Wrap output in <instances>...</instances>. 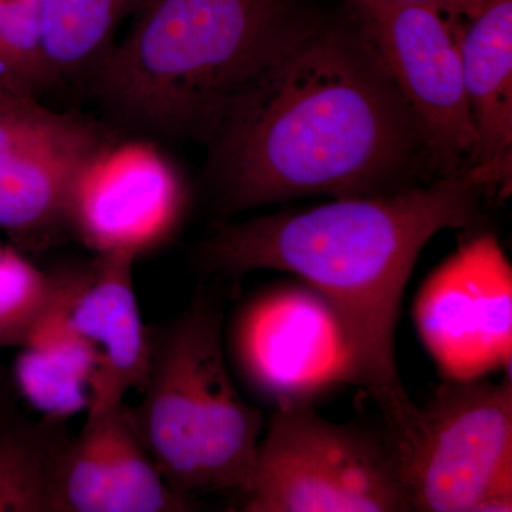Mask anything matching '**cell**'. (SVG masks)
<instances>
[{"instance_id": "20", "label": "cell", "mask_w": 512, "mask_h": 512, "mask_svg": "<svg viewBox=\"0 0 512 512\" xmlns=\"http://www.w3.org/2000/svg\"><path fill=\"white\" fill-rule=\"evenodd\" d=\"M379 2L424 6V8L439 10L450 18L468 20L476 18L484 8L485 0H379Z\"/></svg>"}, {"instance_id": "1", "label": "cell", "mask_w": 512, "mask_h": 512, "mask_svg": "<svg viewBox=\"0 0 512 512\" xmlns=\"http://www.w3.org/2000/svg\"><path fill=\"white\" fill-rule=\"evenodd\" d=\"M208 146L227 214L308 195L389 194L430 173L419 123L355 19L296 2L229 97Z\"/></svg>"}, {"instance_id": "9", "label": "cell", "mask_w": 512, "mask_h": 512, "mask_svg": "<svg viewBox=\"0 0 512 512\" xmlns=\"http://www.w3.org/2000/svg\"><path fill=\"white\" fill-rule=\"evenodd\" d=\"M231 348L245 382L275 407L360 384L342 320L306 284L274 286L249 299L232 325Z\"/></svg>"}, {"instance_id": "12", "label": "cell", "mask_w": 512, "mask_h": 512, "mask_svg": "<svg viewBox=\"0 0 512 512\" xmlns=\"http://www.w3.org/2000/svg\"><path fill=\"white\" fill-rule=\"evenodd\" d=\"M195 503L170 487L119 402L87 413L70 437L57 478L55 512H184Z\"/></svg>"}, {"instance_id": "21", "label": "cell", "mask_w": 512, "mask_h": 512, "mask_svg": "<svg viewBox=\"0 0 512 512\" xmlns=\"http://www.w3.org/2000/svg\"><path fill=\"white\" fill-rule=\"evenodd\" d=\"M264 2L275 3V2H278V0H264Z\"/></svg>"}, {"instance_id": "17", "label": "cell", "mask_w": 512, "mask_h": 512, "mask_svg": "<svg viewBox=\"0 0 512 512\" xmlns=\"http://www.w3.org/2000/svg\"><path fill=\"white\" fill-rule=\"evenodd\" d=\"M138 0H43L45 52L52 82L94 69L117 26Z\"/></svg>"}, {"instance_id": "18", "label": "cell", "mask_w": 512, "mask_h": 512, "mask_svg": "<svg viewBox=\"0 0 512 512\" xmlns=\"http://www.w3.org/2000/svg\"><path fill=\"white\" fill-rule=\"evenodd\" d=\"M67 268H37L20 249L0 242V349H22L62 311Z\"/></svg>"}, {"instance_id": "3", "label": "cell", "mask_w": 512, "mask_h": 512, "mask_svg": "<svg viewBox=\"0 0 512 512\" xmlns=\"http://www.w3.org/2000/svg\"><path fill=\"white\" fill-rule=\"evenodd\" d=\"M295 0H138L127 35L94 67L121 119L210 141L225 104Z\"/></svg>"}, {"instance_id": "15", "label": "cell", "mask_w": 512, "mask_h": 512, "mask_svg": "<svg viewBox=\"0 0 512 512\" xmlns=\"http://www.w3.org/2000/svg\"><path fill=\"white\" fill-rule=\"evenodd\" d=\"M0 383V512H55L67 420L30 417Z\"/></svg>"}, {"instance_id": "4", "label": "cell", "mask_w": 512, "mask_h": 512, "mask_svg": "<svg viewBox=\"0 0 512 512\" xmlns=\"http://www.w3.org/2000/svg\"><path fill=\"white\" fill-rule=\"evenodd\" d=\"M143 399L131 406L148 453L181 497L251 487L264 416L231 376L222 313L204 293L180 315L151 329Z\"/></svg>"}, {"instance_id": "16", "label": "cell", "mask_w": 512, "mask_h": 512, "mask_svg": "<svg viewBox=\"0 0 512 512\" xmlns=\"http://www.w3.org/2000/svg\"><path fill=\"white\" fill-rule=\"evenodd\" d=\"M97 356L86 340L53 320L20 349L12 367L13 389L40 416L69 421L92 404Z\"/></svg>"}, {"instance_id": "19", "label": "cell", "mask_w": 512, "mask_h": 512, "mask_svg": "<svg viewBox=\"0 0 512 512\" xmlns=\"http://www.w3.org/2000/svg\"><path fill=\"white\" fill-rule=\"evenodd\" d=\"M49 83L43 0H0V89L36 96Z\"/></svg>"}, {"instance_id": "10", "label": "cell", "mask_w": 512, "mask_h": 512, "mask_svg": "<svg viewBox=\"0 0 512 512\" xmlns=\"http://www.w3.org/2000/svg\"><path fill=\"white\" fill-rule=\"evenodd\" d=\"M421 342L444 380L480 379L512 356V269L491 234L467 239L421 286Z\"/></svg>"}, {"instance_id": "8", "label": "cell", "mask_w": 512, "mask_h": 512, "mask_svg": "<svg viewBox=\"0 0 512 512\" xmlns=\"http://www.w3.org/2000/svg\"><path fill=\"white\" fill-rule=\"evenodd\" d=\"M111 143L92 120L0 89V231L32 249L69 231L77 181Z\"/></svg>"}, {"instance_id": "14", "label": "cell", "mask_w": 512, "mask_h": 512, "mask_svg": "<svg viewBox=\"0 0 512 512\" xmlns=\"http://www.w3.org/2000/svg\"><path fill=\"white\" fill-rule=\"evenodd\" d=\"M458 39L477 133L466 174L485 192L505 195L512 181V0H485Z\"/></svg>"}, {"instance_id": "13", "label": "cell", "mask_w": 512, "mask_h": 512, "mask_svg": "<svg viewBox=\"0 0 512 512\" xmlns=\"http://www.w3.org/2000/svg\"><path fill=\"white\" fill-rule=\"evenodd\" d=\"M131 252L94 254L67 268V291L57 319L92 346L97 356L89 412L123 402L130 390L143 393L151 359L147 328L134 289Z\"/></svg>"}, {"instance_id": "2", "label": "cell", "mask_w": 512, "mask_h": 512, "mask_svg": "<svg viewBox=\"0 0 512 512\" xmlns=\"http://www.w3.org/2000/svg\"><path fill=\"white\" fill-rule=\"evenodd\" d=\"M484 192L466 174H456L389 194L262 215L218 229L201 245L198 259L202 268L220 274L289 272L320 293L352 340L360 386L402 451L419 413L394 355L404 289L434 235L481 221Z\"/></svg>"}, {"instance_id": "6", "label": "cell", "mask_w": 512, "mask_h": 512, "mask_svg": "<svg viewBox=\"0 0 512 512\" xmlns=\"http://www.w3.org/2000/svg\"><path fill=\"white\" fill-rule=\"evenodd\" d=\"M412 511L512 510V383L446 380L400 456Z\"/></svg>"}, {"instance_id": "7", "label": "cell", "mask_w": 512, "mask_h": 512, "mask_svg": "<svg viewBox=\"0 0 512 512\" xmlns=\"http://www.w3.org/2000/svg\"><path fill=\"white\" fill-rule=\"evenodd\" d=\"M350 6L419 123L430 173L466 174L476 158L477 133L464 86L460 19L379 0H350Z\"/></svg>"}, {"instance_id": "5", "label": "cell", "mask_w": 512, "mask_h": 512, "mask_svg": "<svg viewBox=\"0 0 512 512\" xmlns=\"http://www.w3.org/2000/svg\"><path fill=\"white\" fill-rule=\"evenodd\" d=\"M245 512L412 511L387 431L323 419L311 402L275 407Z\"/></svg>"}, {"instance_id": "11", "label": "cell", "mask_w": 512, "mask_h": 512, "mask_svg": "<svg viewBox=\"0 0 512 512\" xmlns=\"http://www.w3.org/2000/svg\"><path fill=\"white\" fill-rule=\"evenodd\" d=\"M187 190L173 165L147 143L104 148L73 191L69 231L94 254H143L174 234Z\"/></svg>"}]
</instances>
